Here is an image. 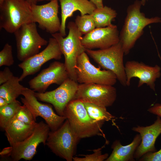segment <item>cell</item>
<instances>
[{"mask_svg": "<svg viewBox=\"0 0 161 161\" xmlns=\"http://www.w3.org/2000/svg\"><path fill=\"white\" fill-rule=\"evenodd\" d=\"M142 5L141 1L136 0L127 9V15L119 35L120 41L125 55L129 53L143 35L145 27L151 24L161 22V18L159 17H146L140 11Z\"/></svg>", "mask_w": 161, "mask_h": 161, "instance_id": "cell-1", "label": "cell"}, {"mask_svg": "<svg viewBox=\"0 0 161 161\" xmlns=\"http://www.w3.org/2000/svg\"><path fill=\"white\" fill-rule=\"evenodd\" d=\"M64 116L80 139L97 135L104 136L101 128L104 122L92 118L80 100L74 99L71 101L65 108Z\"/></svg>", "mask_w": 161, "mask_h": 161, "instance_id": "cell-2", "label": "cell"}, {"mask_svg": "<svg viewBox=\"0 0 161 161\" xmlns=\"http://www.w3.org/2000/svg\"><path fill=\"white\" fill-rule=\"evenodd\" d=\"M67 28L69 30V33L65 38L62 36L60 32H56L51 35L57 40L64 56V64L69 78L77 81L75 67L78 58L82 53L85 52L86 49L81 42L82 35L75 22H69Z\"/></svg>", "mask_w": 161, "mask_h": 161, "instance_id": "cell-3", "label": "cell"}, {"mask_svg": "<svg viewBox=\"0 0 161 161\" xmlns=\"http://www.w3.org/2000/svg\"><path fill=\"white\" fill-rule=\"evenodd\" d=\"M33 22L31 5L24 0H4L0 6V29L10 33Z\"/></svg>", "mask_w": 161, "mask_h": 161, "instance_id": "cell-4", "label": "cell"}, {"mask_svg": "<svg viewBox=\"0 0 161 161\" xmlns=\"http://www.w3.org/2000/svg\"><path fill=\"white\" fill-rule=\"evenodd\" d=\"M80 139L66 119L58 129L49 131L46 145L56 155L72 161Z\"/></svg>", "mask_w": 161, "mask_h": 161, "instance_id": "cell-5", "label": "cell"}, {"mask_svg": "<svg viewBox=\"0 0 161 161\" xmlns=\"http://www.w3.org/2000/svg\"><path fill=\"white\" fill-rule=\"evenodd\" d=\"M85 52L100 67L103 69L112 72L123 86H127L123 61L124 53L122 44L120 41L106 49L97 50L86 49Z\"/></svg>", "mask_w": 161, "mask_h": 161, "instance_id": "cell-6", "label": "cell"}, {"mask_svg": "<svg viewBox=\"0 0 161 161\" xmlns=\"http://www.w3.org/2000/svg\"><path fill=\"white\" fill-rule=\"evenodd\" d=\"M14 33L17 58L22 62L38 53L43 46L48 44L38 33L34 22L23 24Z\"/></svg>", "mask_w": 161, "mask_h": 161, "instance_id": "cell-7", "label": "cell"}, {"mask_svg": "<svg viewBox=\"0 0 161 161\" xmlns=\"http://www.w3.org/2000/svg\"><path fill=\"white\" fill-rule=\"evenodd\" d=\"M100 67H96L90 62L86 52L78 58L75 67L77 81L80 83H97L113 86L117 78L112 72L101 70Z\"/></svg>", "mask_w": 161, "mask_h": 161, "instance_id": "cell-8", "label": "cell"}, {"mask_svg": "<svg viewBox=\"0 0 161 161\" xmlns=\"http://www.w3.org/2000/svg\"><path fill=\"white\" fill-rule=\"evenodd\" d=\"M117 95L116 89L113 86L94 83H80L78 85L74 99L106 108L113 105Z\"/></svg>", "mask_w": 161, "mask_h": 161, "instance_id": "cell-9", "label": "cell"}, {"mask_svg": "<svg viewBox=\"0 0 161 161\" xmlns=\"http://www.w3.org/2000/svg\"><path fill=\"white\" fill-rule=\"evenodd\" d=\"M50 129L48 125L43 121L37 123L34 130L28 137L23 141L13 146L10 154L11 160L18 161L21 159L30 160L37 152L38 146L41 143L44 145Z\"/></svg>", "mask_w": 161, "mask_h": 161, "instance_id": "cell-10", "label": "cell"}, {"mask_svg": "<svg viewBox=\"0 0 161 161\" xmlns=\"http://www.w3.org/2000/svg\"><path fill=\"white\" fill-rule=\"evenodd\" d=\"M78 83L69 78L55 89L44 93L35 92V95L39 100L52 105L58 115L64 116L66 105L74 98Z\"/></svg>", "mask_w": 161, "mask_h": 161, "instance_id": "cell-11", "label": "cell"}, {"mask_svg": "<svg viewBox=\"0 0 161 161\" xmlns=\"http://www.w3.org/2000/svg\"><path fill=\"white\" fill-rule=\"evenodd\" d=\"M35 92L27 87L23 91L21 101L30 111L35 118H42L51 131L58 129L67 119L65 116L56 114L51 106L40 102L35 96Z\"/></svg>", "mask_w": 161, "mask_h": 161, "instance_id": "cell-12", "label": "cell"}, {"mask_svg": "<svg viewBox=\"0 0 161 161\" xmlns=\"http://www.w3.org/2000/svg\"><path fill=\"white\" fill-rule=\"evenodd\" d=\"M62 55L57 40L53 37L50 38L47 46L44 50L18 64L22 70L19 77L20 81L27 76L38 72L42 66L49 60H60Z\"/></svg>", "mask_w": 161, "mask_h": 161, "instance_id": "cell-13", "label": "cell"}, {"mask_svg": "<svg viewBox=\"0 0 161 161\" xmlns=\"http://www.w3.org/2000/svg\"><path fill=\"white\" fill-rule=\"evenodd\" d=\"M69 78L64 63L55 61L29 80L30 88L35 92L44 93L52 84L60 85Z\"/></svg>", "mask_w": 161, "mask_h": 161, "instance_id": "cell-14", "label": "cell"}, {"mask_svg": "<svg viewBox=\"0 0 161 161\" xmlns=\"http://www.w3.org/2000/svg\"><path fill=\"white\" fill-rule=\"evenodd\" d=\"M58 0H53L41 5H31L33 22L38 23L40 28L51 34L59 31L61 29Z\"/></svg>", "mask_w": 161, "mask_h": 161, "instance_id": "cell-15", "label": "cell"}, {"mask_svg": "<svg viewBox=\"0 0 161 161\" xmlns=\"http://www.w3.org/2000/svg\"><path fill=\"white\" fill-rule=\"evenodd\" d=\"M120 42L117 26L112 24L106 27L95 28L82 37L81 43L86 49L108 48Z\"/></svg>", "mask_w": 161, "mask_h": 161, "instance_id": "cell-16", "label": "cell"}, {"mask_svg": "<svg viewBox=\"0 0 161 161\" xmlns=\"http://www.w3.org/2000/svg\"><path fill=\"white\" fill-rule=\"evenodd\" d=\"M125 67L127 86L130 85L133 78H137L139 79L138 87L146 84L151 89L155 91V81L161 76V68L159 66L156 65L151 66L143 62L131 61H127Z\"/></svg>", "mask_w": 161, "mask_h": 161, "instance_id": "cell-17", "label": "cell"}, {"mask_svg": "<svg viewBox=\"0 0 161 161\" xmlns=\"http://www.w3.org/2000/svg\"><path fill=\"white\" fill-rule=\"evenodd\" d=\"M132 130L139 133L141 137V142L134 154V158L138 159L147 153L157 151L155 143L161 134V117L157 116L154 123L149 126H138L133 127Z\"/></svg>", "mask_w": 161, "mask_h": 161, "instance_id": "cell-18", "label": "cell"}, {"mask_svg": "<svg viewBox=\"0 0 161 161\" xmlns=\"http://www.w3.org/2000/svg\"><path fill=\"white\" fill-rule=\"evenodd\" d=\"M61 7V21L59 32L64 37L66 35V23L67 18L72 16L73 13L79 11L81 16L91 15L96 8L89 0H59Z\"/></svg>", "mask_w": 161, "mask_h": 161, "instance_id": "cell-19", "label": "cell"}, {"mask_svg": "<svg viewBox=\"0 0 161 161\" xmlns=\"http://www.w3.org/2000/svg\"><path fill=\"white\" fill-rule=\"evenodd\" d=\"M37 123L34 125L27 124L19 120L14 117L4 129L10 146H13L28 137L33 132Z\"/></svg>", "mask_w": 161, "mask_h": 161, "instance_id": "cell-20", "label": "cell"}, {"mask_svg": "<svg viewBox=\"0 0 161 161\" xmlns=\"http://www.w3.org/2000/svg\"><path fill=\"white\" fill-rule=\"evenodd\" d=\"M141 141L140 134H137L132 142L127 145H123L119 140L115 141L112 145V152L105 161H133L135 152Z\"/></svg>", "mask_w": 161, "mask_h": 161, "instance_id": "cell-21", "label": "cell"}, {"mask_svg": "<svg viewBox=\"0 0 161 161\" xmlns=\"http://www.w3.org/2000/svg\"><path fill=\"white\" fill-rule=\"evenodd\" d=\"M19 77L14 76L6 82L0 85V97L9 103L16 100L17 98L22 95L23 91L26 88L21 84Z\"/></svg>", "mask_w": 161, "mask_h": 161, "instance_id": "cell-22", "label": "cell"}, {"mask_svg": "<svg viewBox=\"0 0 161 161\" xmlns=\"http://www.w3.org/2000/svg\"><path fill=\"white\" fill-rule=\"evenodd\" d=\"M96 28L103 27L112 24V21L116 17L117 13L111 8L104 6L96 8L91 14Z\"/></svg>", "mask_w": 161, "mask_h": 161, "instance_id": "cell-23", "label": "cell"}, {"mask_svg": "<svg viewBox=\"0 0 161 161\" xmlns=\"http://www.w3.org/2000/svg\"><path fill=\"white\" fill-rule=\"evenodd\" d=\"M21 106L20 102L16 100L5 106L0 107V126L1 128L4 129Z\"/></svg>", "mask_w": 161, "mask_h": 161, "instance_id": "cell-24", "label": "cell"}, {"mask_svg": "<svg viewBox=\"0 0 161 161\" xmlns=\"http://www.w3.org/2000/svg\"><path fill=\"white\" fill-rule=\"evenodd\" d=\"M83 103L89 115L95 120L105 122L114 118L107 111L106 107L90 103L85 102Z\"/></svg>", "mask_w": 161, "mask_h": 161, "instance_id": "cell-25", "label": "cell"}, {"mask_svg": "<svg viewBox=\"0 0 161 161\" xmlns=\"http://www.w3.org/2000/svg\"><path fill=\"white\" fill-rule=\"evenodd\" d=\"M75 23L82 35L90 32L96 27L93 18L90 14L78 16Z\"/></svg>", "mask_w": 161, "mask_h": 161, "instance_id": "cell-26", "label": "cell"}, {"mask_svg": "<svg viewBox=\"0 0 161 161\" xmlns=\"http://www.w3.org/2000/svg\"><path fill=\"white\" fill-rule=\"evenodd\" d=\"M14 117L19 120L27 124L34 125L37 123L31 112L24 104L21 106Z\"/></svg>", "mask_w": 161, "mask_h": 161, "instance_id": "cell-27", "label": "cell"}, {"mask_svg": "<svg viewBox=\"0 0 161 161\" xmlns=\"http://www.w3.org/2000/svg\"><path fill=\"white\" fill-rule=\"evenodd\" d=\"M14 60L11 45L7 43L0 52V67L10 66L14 64Z\"/></svg>", "mask_w": 161, "mask_h": 161, "instance_id": "cell-28", "label": "cell"}, {"mask_svg": "<svg viewBox=\"0 0 161 161\" xmlns=\"http://www.w3.org/2000/svg\"><path fill=\"white\" fill-rule=\"evenodd\" d=\"M104 147V146H103L93 150V153L83 155L84 157H73V160L74 161H103L108 157V154H102V150Z\"/></svg>", "mask_w": 161, "mask_h": 161, "instance_id": "cell-29", "label": "cell"}, {"mask_svg": "<svg viewBox=\"0 0 161 161\" xmlns=\"http://www.w3.org/2000/svg\"><path fill=\"white\" fill-rule=\"evenodd\" d=\"M140 160L145 161H161V148L157 151L145 154Z\"/></svg>", "mask_w": 161, "mask_h": 161, "instance_id": "cell-30", "label": "cell"}, {"mask_svg": "<svg viewBox=\"0 0 161 161\" xmlns=\"http://www.w3.org/2000/svg\"><path fill=\"white\" fill-rule=\"evenodd\" d=\"M13 74L9 68L6 67L0 71V85L6 82L13 76Z\"/></svg>", "mask_w": 161, "mask_h": 161, "instance_id": "cell-31", "label": "cell"}, {"mask_svg": "<svg viewBox=\"0 0 161 161\" xmlns=\"http://www.w3.org/2000/svg\"><path fill=\"white\" fill-rule=\"evenodd\" d=\"M148 111L150 113L156 115L161 117V104L156 103L150 107Z\"/></svg>", "mask_w": 161, "mask_h": 161, "instance_id": "cell-32", "label": "cell"}, {"mask_svg": "<svg viewBox=\"0 0 161 161\" xmlns=\"http://www.w3.org/2000/svg\"><path fill=\"white\" fill-rule=\"evenodd\" d=\"M12 151V147L10 146L4 148L0 152V155L2 157H10Z\"/></svg>", "mask_w": 161, "mask_h": 161, "instance_id": "cell-33", "label": "cell"}, {"mask_svg": "<svg viewBox=\"0 0 161 161\" xmlns=\"http://www.w3.org/2000/svg\"><path fill=\"white\" fill-rule=\"evenodd\" d=\"M103 0H89L92 2L96 6L97 8H100L104 6L103 2Z\"/></svg>", "mask_w": 161, "mask_h": 161, "instance_id": "cell-34", "label": "cell"}, {"mask_svg": "<svg viewBox=\"0 0 161 161\" xmlns=\"http://www.w3.org/2000/svg\"><path fill=\"white\" fill-rule=\"evenodd\" d=\"M9 103L5 99L0 97V107L5 106Z\"/></svg>", "mask_w": 161, "mask_h": 161, "instance_id": "cell-35", "label": "cell"}, {"mask_svg": "<svg viewBox=\"0 0 161 161\" xmlns=\"http://www.w3.org/2000/svg\"><path fill=\"white\" fill-rule=\"evenodd\" d=\"M29 3L31 5L36 4L37 3V0H24Z\"/></svg>", "mask_w": 161, "mask_h": 161, "instance_id": "cell-36", "label": "cell"}, {"mask_svg": "<svg viewBox=\"0 0 161 161\" xmlns=\"http://www.w3.org/2000/svg\"><path fill=\"white\" fill-rule=\"evenodd\" d=\"M146 1V0H141V1L142 5L144 6L145 5Z\"/></svg>", "mask_w": 161, "mask_h": 161, "instance_id": "cell-37", "label": "cell"}, {"mask_svg": "<svg viewBox=\"0 0 161 161\" xmlns=\"http://www.w3.org/2000/svg\"><path fill=\"white\" fill-rule=\"evenodd\" d=\"M4 1V0H0V6L2 5Z\"/></svg>", "mask_w": 161, "mask_h": 161, "instance_id": "cell-38", "label": "cell"}, {"mask_svg": "<svg viewBox=\"0 0 161 161\" xmlns=\"http://www.w3.org/2000/svg\"><path fill=\"white\" fill-rule=\"evenodd\" d=\"M53 0H37V2H39V1H51Z\"/></svg>", "mask_w": 161, "mask_h": 161, "instance_id": "cell-39", "label": "cell"}]
</instances>
